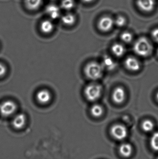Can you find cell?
Returning a JSON list of instances; mask_svg holds the SVG:
<instances>
[{"label": "cell", "mask_w": 158, "mask_h": 159, "mask_svg": "<svg viewBox=\"0 0 158 159\" xmlns=\"http://www.w3.org/2000/svg\"><path fill=\"white\" fill-rule=\"evenodd\" d=\"M136 5L141 11L150 13L155 9L156 0H136Z\"/></svg>", "instance_id": "obj_7"}, {"label": "cell", "mask_w": 158, "mask_h": 159, "mask_svg": "<svg viewBox=\"0 0 158 159\" xmlns=\"http://www.w3.org/2000/svg\"><path fill=\"white\" fill-rule=\"evenodd\" d=\"M45 12L51 19L56 20L60 16V9L56 5L51 4L47 6Z\"/></svg>", "instance_id": "obj_11"}, {"label": "cell", "mask_w": 158, "mask_h": 159, "mask_svg": "<svg viewBox=\"0 0 158 159\" xmlns=\"http://www.w3.org/2000/svg\"><path fill=\"white\" fill-rule=\"evenodd\" d=\"M133 36L132 34L129 32H124L122 34L121 39L124 43H130L132 41Z\"/></svg>", "instance_id": "obj_23"}, {"label": "cell", "mask_w": 158, "mask_h": 159, "mask_svg": "<svg viewBox=\"0 0 158 159\" xmlns=\"http://www.w3.org/2000/svg\"><path fill=\"white\" fill-rule=\"evenodd\" d=\"M142 129L146 132H150L154 129V124L153 121L149 120H145L142 123Z\"/></svg>", "instance_id": "obj_21"}, {"label": "cell", "mask_w": 158, "mask_h": 159, "mask_svg": "<svg viewBox=\"0 0 158 159\" xmlns=\"http://www.w3.org/2000/svg\"><path fill=\"white\" fill-rule=\"evenodd\" d=\"M110 134L114 139L122 141L125 139L128 136V129L125 126L122 124H115L111 127Z\"/></svg>", "instance_id": "obj_4"}, {"label": "cell", "mask_w": 158, "mask_h": 159, "mask_svg": "<svg viewBox=\"0 0 158 159\" xmlns=\"http://www.w3.org/2000/svg\"><path fill=\"white\" fill-rule=\"evenodd\" d=\"M61 20L64 25L71 26L75 24L76 17L75 15L71 13H68L61 16Z\"/></svg>", "instance_id": "obj_15"}, {"label": "cell", "mask_w": 158, "mask_h": 159, "mask_svg": "<svg viewBox=\"0 0 158 159\" xmlns=\"http://www.w3.org/2000/svg\"><path fill=\"white\" fill-rule=\"evenodd\" d=\"M102 87L99 84L91 83L85 87L84 95L89 102H96L99 99L102 94Z\"/></svg>", "instance_id": "obj_3"}, {"label": "cell", "mask_w": 158, "mask_h": 159, "mask_svg": "<svg viewBox=\"0 0 158 159\" xmlns=\"http://www.w3.org/2000/svg\"><path fill=\"white\" fill-rule=\"evenodd\" d=\"M104 109L102 106L97 104L94 105L91 108V113L93 116L96 118L101 116L103 114Z\"/></svg>", "instance_id": "obj_19"}, {"label": "cell", "mask_w": 158, "mask_h": 159, "mask_svg": "<svg viewBox=\"0 0 158 159\" xmlns=\"http://www.w3.org/2000/svg\"><path fill=\"white\" fill-rule=\"evenodd\" d=\"M156 98L157 100L158 101V92L156 94Z\"/></svg>", "instance_id": "obj_28"}, {"label": "cell", "mask_w": 158, "mask_h": 159, "mask_svg": "<svg viewBox=\"0 0 158 159\" xmlns=\"http://www.w3.org/2000/svg\"><path fill=\"white\" fill-rule=\"evenodd\" d=\"M17 109L16 104L11 101L7 100L0 105V114L4 117H8L15 114Z\"/></svg>", "instance_id": "obj_5"}, {"label": "cell", "mask_w": 158, "mask_h": 159, "mask_svg": "<svg viewBox=\"0 0 158 159\" xmlns=\"http://www.w3.org/2000/svg\"><path fill=\"white\" fill-rule=\"evenodd\" d=\"M6 72V67L2 63H0V77L4 76Z\"/></svg>", "instance_id": "obj_26"}, {"label": "cell", "mask_w": 158, "mask_h": 159, "mask_svg": "<svg viewBox=\"0 0 158 159\" xmlns=\"http://www.w3.org/2000/svg\"><path fill=\"white\" fill-rule=\"evenodd\" d=\"M114 19L108 16L101 17L97 22L98 29L104 32L110 31L114 27Z\"/></svg>", "instance_id": "obj_6"}, {"label": "cell", "mask_w": 158, "mask_h": 159, "mask_svg": "<svg viewBox=\"0 0 158 159\" xmlns=\"http://www.w3.org/2000/svg\"><path fill=\"white\" fill-rule=\"evenodd\" d=\"M152 45L149 41L144 37L139 38L134 45L135 54L142 57L149 56L152 51Z\"/></svg>", "instance_id": "obj_2"}, {"label": "cell", "mask_w": 158, "mask_h": 159, "mask_svg": "<svg viewBox=\"0 0 158 159\" xmlns=\"http://www.w3.org/2000/svg\"><path fill=\"white\" fill-rule=\"evenodd\" d=\"M111 50L113 54L118 57H122L125 53V48L120 43H116L113 45Z\"/></svg>", "instance_id": "obj_18"}, {"label": "cell", "mask_w": 158, "mask_h": 159, "mask_svg": "<svg viewBox=\"0 0 158 159\" xmlns=\"http://www.w3.org/2000/svg\"><path fill=\"white\" fill-rule=\"evenodd\" d=\"M157 55L158 56V48L157 50Z\"/></svg>", "instance_id": "obj_29"}, {"label": "cell", "mask_w": 158, "mask_h": 159, "mask_svg": "<svg viewBox=\"0 0 158 159\" xmlns=\"http://www.w3.org/2000/svg\"><path fill=\"white\" fill-rule=\"evenodd\" d=\"M157 159H158V158Z\"/></svg>", "instance_id": "obj_31"}, {"label": "cell", "mask_w": 158, "mask_h": 159, "mask_svg": "<svg viewBox=\"0 0 158 159\" xmlns=\"http://www.w3.org/2000/svg\"><path fill=\"white\" fill-rule=\"evenodd\" d=\"M82 1L84 2L90 3L92 2L95 0H82Z\"/></svg>", "instance_id": "obj_27"}, {"label": "cell", "mask_w": 158, "mask_h": 159, "mask_svg": "<svg viewBox=\"0 0 158 159\" xmlns=\"http://www.w3.org/2000/svg\"><path fill=\"white\" fill-rule=\"evenodd\" d=\"M126 97V93L124 89L118 87L114 89L112 93V99L116 103L121 104L124 102Z\"/></svg>", "instance_id": "obj_10"}, {"label": "cell", "mask_w": 158, "mask_h": 159, "mask_svg": "<svg viewBox=\"0 0 158 159\" xmlns=\"http://www.w3.org/2000/svg\"><path fill=\"white\" fill-rule=\"evenodd\" d=\"M43 0H24L25 5L29 10H37L41 6Z\"/></svg>", "instance_id": "obj_16"}, {"label": "cell", "mask_w": 158, "mask_h": 159, "mask_svg": "<svg viewBox=\"0 0 158 159\" xmlns=\"http://www.w3.org/2000/svg\"><path fill=\"white\" fill-rule=\"evenodd\" d=\"M36 99L40 103L46 104L48 103L52 99V94L47 89H44L39 91L36 93Z\"/></svg>", "instance_id": "obj_8"}, {"label": "cell", "mask_w": 158, "mask_h": 159, "mask_svg": "<svg viewBox=\"0 0 158 159\" xmlns=\"http://www.w3.org/2000/svg\"><path fill=\"white\" fill-rule=\"evenodd\" d=\"M54 25L51 19L43 20L40 24V29L42 32L45 34H49L53 30Z\"/></svg>", "instance_id": "obj_13"}, {"label": "cell", "mask_w": 158, "mask_h": 159, "mask_svg": "<svg viewBox=\"0 0 158 159\" xmlns=\"http://www.w3.org/2000/svg\"><path fill=\"white\" fill-rule=\"evenodd\" d=\"M75 5L74 0H62L61 2V8L66 11H70L74 8Z\"/></svg>", "instance_id": "obj_20"}, {"label": "cell", "mask_w": 158, "mask_h": 159, "mask_svg": "<svg viewBox=\"0 0 158 159\" xmlns=\"http://www.w3.org/2000/svg\"><path fill=\"white\" fill-rule=\"evenodd\" d=\"M150 146L155 151H158V132L154 133L150 138Z\"/></svg>", "instance_id": "obj_22"}, {"label": "cell", "mask_w": 158, "mask_h": 159, "mask_svg": "<svg viewBox=\"0 0 158 159\" xmlns=\"http://www.w3.org/2000/svg\"><path fill=\"white\" fill-rule=\"evenodd\" d=\"M119 151L122 157L128 158L132 154L133 148L130 144L125 143L120 146Z\"/></svg>", "instance_id": "obj_14"}, {"label": "cell", "mask_w": 158, "mask_h": 159, "mask_svg": "<svg viewBox=\"0 0 158 159\" xmlns=\"http://www.w3.org/2000/svg\"><path fill=\"white\" fill-rule=\"evenodd\" d=\"M127 20L123 16H119L114 19L115 25L118 27H122L126 24Z\"/></svg>", "instance_id": "obj_24"}, {"label": "cell", "mask_w": 158, "mask_h": 159, "mask_svg": "<svg viewBox=\"0 0 158 159\" xmlns=\"http://www.w3.org/2000/svg\"><path fill=\"white\" fill-rule=\"evenodd\" d=\"M26 120H27V118L24 114H17L14 117L12 120V126L15 129H20L25 126Z\"/></svg>", "instance_id": "obj_12"}, {"label": "cell", "mask_w": 158, "mask_h": 159, "mask_svg": "<svg viewBox=\"0 0 158 159\" xmlns=\"http://www.w3.org/2000/svg\"><path fill=\"white\" fill-rule=\"evenodd\" d=\"M103 68H105L109 70H112L116 68L117 66L116 62L114 60L109 56H106L104 57L102 64Z\"/></svg>", "instance_id": "obj_17"}, {"label": "cell", "mask_w": 158, "mask_h": 159, "mask_svg": "<svg viewBox=\"0 0 158 159\" xmlns=\"http://www.w3.org/2000/svg\"><path fill=\"white\" fill-rule=\"evenodd\" d=\"M124 64L126 68L131 71H138L141 68L140 62L134 57H128L125 60Z\"/></svg>", "instance_id": "obj_9"}, {"label": "cell", "mask_w": 158, "mask_h": 159, "mask_svg": "<svg viewBox=\"0 0 158 159\" xmlns=\"http://www.w3.org/2000/svg\"><path fill=\"white\" fill-rule=\"evenodd\" d=\"M104 68L97 62H89L84 68V73L87 78L92 80H97L103 76Z\"/></svg>", "instance_id": "obj_1"}, {"label": "cell", "mask_w": 158, "mask_h": 159, "mask_svg": "<svg viewBox=\"0 0 158 159\" xmlns=\"http://www.w3.org/2000/svg\"><path fill=\"white\" fill-rule=\"evenodd\" d=\"M151 35L154 40L158 43V28H156L153 30L151 32Z\"/></svg>", "instance_id": "obj_25"}, {"label": "cell", "mask_w": 158, "mask_h": 159, "mask_svg": "<svg viewBox=\"0 0 158 159\" xmlns=\"http://www.w3.org/2000/svg\"><path fill=\"white\" fill-rule=\"evenodd\" d=\"M52 1H55V0H52Z\"/></svg>", "instance_id": "obj_30"}]
</instances>
